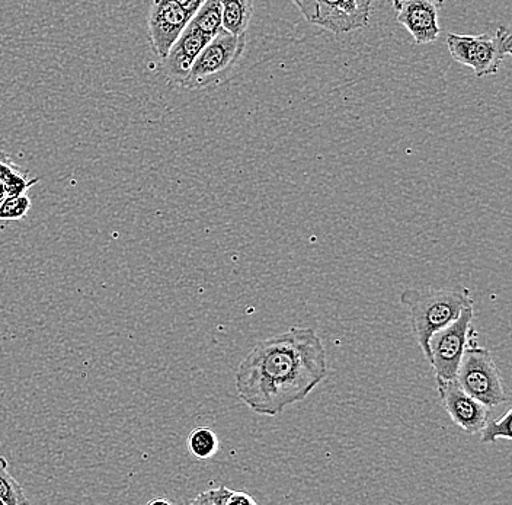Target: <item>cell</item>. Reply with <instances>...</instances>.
<instances>
[{
    "label": "cell",
    "instance_id": "obj_1",
    "mask_svg": "<svg viewBox=\"0 0 512 505\" xmlns=\"http://www.w3.org/2000/svg\"><path fill=\"white\" fill-rule=\"evenodd\" d=\"M328 376L325 345L313 328L291 326L259 341L236 370V392L252 412L277 417Z\"/></svg>",
    "mask_w": 512,
    "mask_h": 505
},
{
    "label": "cell",
    "instance_id": "obj_2",
    "mask_svg": "<svg viewBox=\"0 0 512 505\" xmlns=\"http://www.w3.org/2000/svg\"><path fill=\"white\" fill-rule=\"evenodd\" d=\"M400 303L409 309L416 343L425 359L430 356V338L438 329L459 318L464 309L475 305V299L464 287L457 289H406L400 294Z\"/></svg>",
    "mask_w": 512,
    "mask_h": 505
},
{
    "label": "cell",
    "instance_id": "obj_3",
    "mask_svg": "<svg viewBox=\"0 0 512 505\" xmlns=\"http://www.w3.org/2000/svg\"><path fill=\"white\" fill-rule=\"evenodd\" d=\"M454 380L464 392L478 399L489 409L510 402V393L505 388L491 351L480 347L476 341L470 343L464 350Z\"/></svg>",
    "mask_w": 512,
    "mask_h": 505
},
{
    "label": "cell",
    "instance_id": "obj_4",
    "mask_svg": "<svg viewBox=\"0 0 512 505\" xmlns=\"http://www.w3.org/2000/svg\"><path fill=\"white\" fill-rule=\"evenodd\" d=\"M451 57L460 65L472 67L478 78L495 75L502 62L512 53V37L505 27L480 35L448 34Z\"/></svg>",
    "mask_w": 512,
    "mask_h": 505
},
{
    "label": "cell",
    "instance_id": "obj_5",
    "mask_svg": "<svg viewBox=\"0 0 512 505\" xmlns=\"http://www.w3.org/2000/svg\"><path fill=\"white\" fill-rule=\"evenodd\" d=\"M245 47V35L220 31L200 51L182 88L201 91L222 82L238 65Z\"/></svg>",
    "mask_w": 512,
    "mask_h": 505
},
{
    "label": "cell",
    "instance_id": "obj_6",
    "mask_svg": "<svg viewBox=\"0 0 512 505\" xmlns=\"http://www.w3.org/2000/svg\"><path fill=\"white\" fill-rule=\"evenodd\" d=\"M473 318H475V309L470 306L460 313L456 321L432 334L430 343H428L430 356L427 361L434 370L437 385L456 379L464 350L476 338Z\"/></svg>",
    "mask_w": 512,
    "mask_h": 505
},
{
    "label": "cell",
    "instance_id": "obj_7",
    "mask_svg": "<svg viewBox=\"0 0 512 505\" xmlns=\"http://www.w3.org/2000/svg\"><path fill=\"white\" fill-rule=\"evenodd\" d=\"M191 15L175 0H153L147 17L150 46L159 59L168 54L172 44L190 24Z\"/></svg>",
    "mask_w": 512,
    "mask_h": 505
},
{
    "label": "cell",
    "instance_id": "obj_8",
    "mask_svg": "<svg viewBox=\"0 0 512 505\" xmlns=\"http://www.w3.org/2000/svg\"><path fill=\"white\" fill-rule=\"evenodd\" d=\"M437 388L441 405L450 420L469 436L479 434L489 420V408L464 392L456 380L440 383Z\"/></svg>",
    "mask_w": 512,
    "mask_h": 505
},
{
    "label": "cell",
    "instance_id": "obj_9",
    "mask_svg": "<svg viewBox=\"0 0 512 505\" xmlns=\"http://www.w3.org/2000/svg\"><path fill=\"white\" fill-rule=\"evenodd\" d=\"M444 0H393L396 21L414 37L416 44H430L440 35L438 15Z\"/></svg>",
    "mask_w": 512,
    "mask_h": 505
},
{
    "label": "cell",
    "instance_id": "obj_10",
    "mask_svg": "<svg viewBox=\"0 0 512 505\" xmlns=\"http://www.w3.org/2000/svg\"><path fill=\"white\" fill-rule=\"evenodd\" d=\"M373 0H318L313 24L335 34L366 28Z\"/></svg>",
    "mask_w": 512,
    "mask_h": 505
},
{
    "label": "cell",
    "instance_id": "obj_11",
    "mask_svg": "<svg viewBox=\"0 0 512 505\" xmlns=\"http://www.w3.org/2000/svg\"><path fill=\"white\" fill-rule=\"evenodd\" d=\"M210 40L208 35L200 33L188 24L162 59L166 78L175 85L184 86L195 59Z\"/></svg>",
    "mask_w": 512,
    "mask_h": 505
},
{
    "label": "cell",
    "instance_id": "obj_12",
    "mask_svg": "<svg viewBox=\"0 0 512 505\" xmlns=\"http://www.w3.org/2000/svg\"><path fill=\"white\" fill-rule=\"evenodd\" d=\"M220 2H222L223 30L233 35H246L254 17V0H220Z\"/></svg>",
    "mask_w": 512,
    "mask_h": 505
},
{
    "label": "cell",
    "instance_id": "obj_13",
    "mask_svg": "<svg viewBox=\"0 0 512 505\" xmlns=\"http://www.w3.org/2000/svg\"><path fill=\"white\" fill-rule=\"evenodd\" d=\"M190 25L210 38L219 34L223 30L222 2L206 0L192 15Z\"/></svg>",
    "mask_w": 512,
    "mask_h": 505
},
{
    "label": "cell",
    "instance_id": "obj_14",
    "mask_svg": "<svg viewBox=\"0 0 512 505\" xmlns=\"http://www.w3.org/2000/svg\"><path fill=\"white\" fill-rule=\"evenodd\" d=\"M191 504L198 505H256L255 498H252L248 492L233 491L226 485L222 487L211 488L208 491L201 492L200 495L191 501Z\"/></svg>",
    "mask_w": 512,
    "mask_h": 505
},
{
    "label": "cell",
    "instance_id": "obj_15",
    "mask_svg": "<svg viewBox=\"0 0 512 505\" xmlns=\"http://www.w3.org/2000/svg\"><path fill=\"white\" fill-rule=\"evenodd\" d=\"M187 444L191 455L198 460L210 459L220 449L219 437L208 427L194 428L188 436Z\"/></svg>",
    "mask_w": 512,
    "mask_h": 505
},
{
    "label": "cell",
    "instance_id": "obj_16",
    "mask_svg": "<svg viewBox=\"0 0 512 505\" xmlns=\"http://www.w3.org/2000/svg\"><path fill=\"white\" fill-rule=\"evenodd\" d=\"M0 501L3 505L28 504L24 489L9 472L8 460L0 456Z\"/></svg>",
    "mask_w": 512,
    "mask_h": 505
},
{
    "label": "cell",
    "instance_id": "obj_17",
    "mask_svg": "<svg viewBox=\"0 0 512 505\" xmlns=\"http://www.w3.org/2000/svg\"><path fill=\"white\" fill-rule=\"evenodd\" d=\"M511 412V409H508L504 417L486 421L479 433L480 441L488 444L498 440H511Z\"/></svg>",
    "mask_w": 512,
    "mask_h": 505
},
{
    "label": "cell",
    "instance_id": "obj_18",
    "mask_svg": "<svg viewBox=\"0 0 512 505\" xmlns=\"http://www.w3.org/2000/svg\"><path fill=\"white\" fill-rule=\"evenodd\" d=\"M30 209L31 201L27 196L8 198L0 204V220L24 219Z\"/></svg>",
    "mask_w": 512,
    "mask_h": 505
},
{
    "label": "cell",
    "instance_id": "obj_19",
    "mask_svg": "<svg viewBox=\"0 0 512 505\" xmlns=\"http://www.w3.org/2000/svg\"><path fill=\"white\" fill-rule=\"evenodd\" d=\"M294 5L300 9L303 17L307 19V21L312 22L315 21L316 18V8H318V0H293Z\"/></svg>",
    "mask_w": 512,
    "mask_h": 505
},
{
    "label": "cell",
    "instance_id": "obj_20",
    "mask_svg": "<svg viewBox=\"0 0 512 505\" xmlns=\"http://www.w3.org/2000/svg\"><path fill=\"white\" fill-rule=\"evenodd\" d=\"M175 2L178 3L181 8H184L192 17L206 0H175Z\"/></svg>",
    "mask_w": 512,
    "mask_h": 505
},
{
    "label": "cell",
    "instance_id": "obj_21",
    "mask_svg": "<svg viewBox=\"0 0 512 505\" xmlns=\"http://www.w3.org/2000/svg\"><path fill=\"white\" fill-rule=\"evenodd\" d=\"M155 504H172L171 501L165 500V498H156V500L149 501V505H155Z\"/></svg>",
    "mask_w": 512,
    "mask_h": 505
},
{
    "label": "cell",
    "instance_id": "obj_22",
    "mask_svg": "<svg viewBox=\"0 0 512 505\" xmlns=\"http://www.w3.org/2000/svg\"><path fill=\"white\" fill-rule=\"evenodd\" d=\"M0 505H3L2 501H0Z\"/></svg>",
    "mask_w": 512,
    "mask_h": 505
}]
</instances>
